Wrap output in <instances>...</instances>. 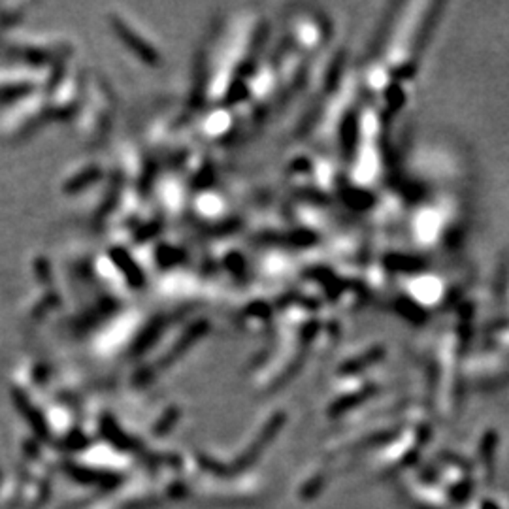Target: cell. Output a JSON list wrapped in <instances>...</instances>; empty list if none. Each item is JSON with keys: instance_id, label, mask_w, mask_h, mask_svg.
<instances>
[{"instance_id": "obj_5", "label": "cell", "mask_w": 509, "mask_h": 509, "mask_svg": "<svg viewBox=\"0 0 509 509\" xmlns=\"http://www.w3.org/2000/svg\"><path fill=\"white\" fill-rule=\"evenodd\" d=\"M111 261L115 262L119 268H121V272H123L124 277H127V281L131 283L132 287H136L138 289V287L144 283V275H142L140 268L134 264V261L131 259V254L124 253L123 249H111Z\"/></svg>"}, {"instance_id": "obj_1", "label": "cell", "mask_w": 509, "mask_h": 509, "mask_svg": "<svg viewBox=\"0 0 509 509\" xmlns=\"http://www.w3.org/2000/svg\"><path fill=\"white\" fill-rule=\"evenodd\" d=\"M438 10L440 4L428 2L404 6V12L394 15L389 23L373 66L383 70L394 83L411 76L434 23L438 21Z\"/></svg>"}, {"instance_id": "obj_7", "label": "cell", "mask_w": 509, "mask_h": 509, "mask_svg": "<svg viewBox=\"0 0 509 509\" xmlns=\"http://www.w3.org/2000/svg\"><path fill=\"white\" fill-rule=\"evenodd\" d=\"M489 344L490 347H496V349H502V351L509 353V323L496 328L494 332L489 334Z\"/></svg>"}, {"instance_id": "obj_2", "label": "cell", "mask_w": 509, "mask_h": 509, "mask_svg": "<svg viewBox=\"0 0 509 509\" xmlns=\"http://www.w3.org/2000/svg\"><path fill=\"white\" fill-rule=\"evenodd\" d=\"M110 21L111 27H113V30L118 33L121 41H123L127 48L131 49L132 53H134L140 61H144L145 64H149V66H158V64H160V55L151 48V44H147L142 36H138L136 33H134L127 23H123V21L119 19V17H111Z\"/></svg>"}, {"instance_id": "obj_8", "label": "cell", "mask_w": 509, "mask_h": 509, "mask_svg": "<svg viewBox=\"0 0 509 509\" xmlns=\"http://www.w3.org/2000/svg\"><path fill=\"white\" fill-rule=\"evenodd\" d=\"M502 304H503V311L508 313V319H509V266H508V270H506V275H503Z\"/></svg>"}, {"instance_id": "obj_4", "label": "cell", "mask_w": 509, "mask_h": 509, "mask_svg": "<svg viewBox=\"0 0 509 509\" xmlns=\"http://www.w3.org/2000/svg\"><path fill=\"white\" fill-rule=\"evenodd\" d=\"M326 25L317 14H302L296 21V38L302 41L304 48L315 49L326 41Z\"/></svg>"}, {"instance_id": "obj_3", "label": "cell", "mask_w": 509, "mask_h": 509, "mask_svg": "<svg viewBox=\"0 0 509 509\" xmlns=\"http://www.w3.org/2000/svg\"><path fill=\"white\" fill-rule=\"evenodd\" d=\"M409 295L419 306H436L443 298V279L438 275H417L411 279Z\"/></svg>"}, {"instance_id": "obj_6", "label": "cell", "mask_w": 509, "mask_h": 509, "mask_svg": "<svg viewBox=\"0 0 509 509\" xmlns=\"http://www.w3.org/2000/svg\"><path fill=\"white\" fill-rule=\"evenodd\" d=\"M97 178H100V170L97 168H91V170H85V172L77 174L76 178L70 179V183L66 185V191L70 193H76V191H82L83 187H87L91 181H95Z\"/></svg>"}]
</instances>
